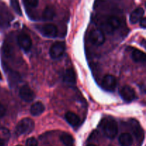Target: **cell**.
<instances>
[{
    "label": "cell",
    "instance_id": "cell-1",
    "mask_svg": "<svg viewBox=\"0 0 146 146\" xmlns=\"http://www.w3.org/2000/svg\"><path fill=\"white\" fill-rule=\"evenodd\" d=\"M102 128L104 135L110 139L115 138L118 134V125L114 119H106L103 123Z\"/></svg>",
    "mask_w": 146,
    "mask_h": 146
},
{
    "label": "cell",
    "instance_id": "cell-2",
    "mask_svg": "<svg viewBox=\"0 0 146 146\" xmlns=\"http://www.w3.org/2000/svg\"><path fill=\"white\" fill-rule=\"evenodd\" d=\"M34 128V122L32 119L29 118H23L19 122L16 127V133L17 135L29 134L32 132Z\"/></svg>",
    "mask_w": 146,
    "mask_h": 146
},
{
    "label": "cell",
    "instance_id": "cell-3",
    "mask_svg": "<svg viewBox=\"0 0 146 146\" xmlns=\"http://www.w3.org/2000/svg\"><path fill=\"white\" fill-rule=\"evenodd\" d=\"M121 24V19L115 16H109L106 19L105 23L103 24V27L106 32L111 33L114 30L118 29Z\"/></svg>",
    "mask_w": 146,
    "mask_h": 146
},
{
    "label": "cell",
    "instance_id": "cell-4",
    "mask_svg": "<svg viewBox=\"0 0 146 146\" xmlns=\"http://www.w3.org/2000/svg\"><path fill=\"white\" fill-rule=\"evenodd\" d=\"M89 39L94 45L101 46L106 41L105 34L101 29H94L90 32Z\"/></svg>",
    "mask_w": 146,
    "mask_h": 146
},
{
    "label": "cell",
    "instance_id": "cell-5",
    "mask_svg": "<svg viewBox=\"0 0 146 146\" xmlns=\"http://www.w3.org/2000/svg\"><path fill=\"white\" fill-rule=\"evenodd\" d=\"M66 49L65 43L62 41H57L55 42L50 48L49 54L50 56L53 59H57V58H61L64 54Z\"/></svg>",
    "mask_w": 146,
    "mask_h": 146
},
{
    "label": "cell",
    "instance_id": "cell-6",
    "mask_svg": "<svg viewBox=\"0 0 146 146\" xmlns=\"http://www.w3.org/2000/svg\"><path fill=\"white\" fill-rule=\"evenodd\" d=\"M38 29L43 36L48 38H55L58 34L57 27L51 24L40 26L38 27Z\"/></svg>",
    "mask_w": 146,
    "mask_h": 146
},
{
    "label": "cell",
    "instance_id": "cell-7",
    "mask_svg": "<svg viewBox=\"0 0 146 146\" xmlns=\"http://www.w3.org/2000/svg\"><path fill=\"white\" fill-rule=\"evenodd\" d=\"M17 42L20 48H22L25 52H28L31 49V46H32L31 37L26 33H21L19 34Z\"/></svg>",
    "mask_w": 146,
    "mask_h": 146
},
{
    "label": "cell",
    "instance_id": "cell-8",
    "mask_svg": "<svg viewBox=\"0 0 146 146\" xmlns=\"http://www.w3.org/2000/svg\"><path fill=\"white\" fill-rule=\"evenodd\" d=\"M19 96L25 102L31 103L35 98V94L28 85H24L19 90Z\"/></svg>",
    "mask_w": 146,
    "mask_h": 146
},
{
    "label": "cell",
    "instance_id": "cell-9",
    "mask_svg": "<svg viewBox=\"0 0 146 146\" xmlns=\"http://www.w3.org/2000/svg\"><path fill=\"white\" fill-rule=\"evenodd\" d=\"M120 95L122 99L126 102H131L136 98L135 91L129 86H125L122 87L120 90Z\"/></svg>",
    "mask_w": 146,
    "mask_h": 146
},
{
    "label": "cell",
    "instance_id": "cell-10",
    "mask_svg": "<svg viewBox=\"0 0 146 146\" xmlns=\"http://www.w3.org/2000/svg\"><path fill=\"white\" fill-rule=\"evenodd\" d=\"M12 19V15L8 11L6 6L1 4L0 6V27H7Z\"/></svg>",
    "mask_w": 146,
    "mask_h": 146
},
{
    "label": "cell",
    "instance_id": "cell-11",
    "mask_svg": "<svg viewBox=\"0 0 146 146\" xmlns=\"http://www.w3.org/2000/svg\"><path fill=\"white\" fill-rule=\"evenodd\" d=\"M117 85V80L112 75H106L103 78L101 86L104 90L108 91H113Z\"/></svg>",
    "mask_w": 146,
    "mask_h": 146
},
{
    "label": "cell",
    "instance_id": "cell-12",
    "mask_svg": "<svg viewBox=\"0 0 146 146\" xmlns=\"http://www.w3.org/2000/svg\"><path fill=\"white\" fill-rule=\"evenodd\" d=\"M144 13H145V11L141 7H138V8L135 9L134 11H133L130 16V21L131 24H136L138 21H141V19L143 17Z\"/></svg>",
    "mask_w": 146,
    "mask_h": 146
},
{
    "label": "cell",
    "instance_id": "cell-13",
    "mask_svg": "<svg viewBox=\"0 0 146 146\" xmlns=\"http://www.w3.org/2000/svg\"><path fill=\"white\" fill-rule=\"evenodd\" d=\"M65 119L68 122V123L73 127L78 126V124L80 123L79 117L71 111H68L66 113Z\"/></svg>",
    "mask_w": 146,
    "mask_h": 146
},
{
    "label": "cell",
    "instance_id": "cell-14",
    "mask_svg": "<svg viewBox=\"0 0 146 146\" xmlns=\"http://www.w3.org/2000/svg\"><path fill=\"white\" fill-rule=\"evenodd\" d=\"M45 110L44 104L40 101L36 102L33 104L30 108V113L33 116H38L40 115Z\"/></svg>",
    "mask_w": 146,
    "mask_h": 146
},
{
    "label": "cell",
    "instance_id": "cell-15",
    "mask_svg": "<svg viewBox=\"0 0 146 146\" xmlns=\"http://www.w3.org/2000/svg\"><path fill=\"white\" fill-rule=\"evenodd\" d=\"M65 83L68 84H74L76 83V74L73 68H68L65 71L63 76Z\"/></svg>",
    "mask_w": 146,
    "mask_h": 146
},
{
    "label": "cell",
    "instance_id": "cell-16",
    "mask_svg": "<svg viewBox=\"0 0 146 146\" xmlns=\"http://www.w3.org/2000/svg\"><path fill=\"white\" fill-rule=\"evenodd\" d=\"M56 14L55 9L51 6H48L44 9L42 14V19L44 21H51L54 18Z\"/></svg>",
    "mask_w": 146,
    "mask_h": 146
},
{
    "label": "cell",
    "instance_id": "cell-17",
    "mask_svg": "<svg viewBox=\"0 0 146 146\" xmlns=\"http://www.w3.org/2000/svg\"><path fill=\"white\" fill-rule=\"evenodd\" d=\"M119 143L121 146H131L133 143V138L131 134L124 133L120 135Z\"/></svg>",
    "mask_w": 146,
    "mask_h": 146
},
{
    "label": "cell",
    "instance_id": "cell-18",
    "mask_svg": "<svg viewBox=\"0 0 146 146\" xmlns=\"http://www.w3.org/2000/svg\"><path fill=\"white\" fill-rule=\"evenodd\" d=\"M7 75H8V78H9V82L10 86H13L17 84V83L20 81V77L19 74H18L16 71H13V70L10 69L9 68L7 69Z\"/></svg>",
    "mask_w": 146,
    "mask_h": 146
},
{
    "label": "cell",
    "instance_id": "cell-19",
    "mask_svg": "<svg viewBox=\"0 0 146 146\" xmlns=\"http://www.w3.org/2000/svg\"><path fill=\"white\" fill-rule=\"evenodd\" d=\"M131 125H132L133 133L135 135L137 139L142 140L143 138V131L142 128L140 126L139 124L138 123V122L133 120Z\"/></svg>",
    "mask_w": 146,
    "mask_h": 146
},
{
    "label": "cell",
    "instance_id": "cell-20",
    "mask_svg": "<svg viewBox=\"0 0 146 146\" xmlns=\"http://www.w3.org/2000/svg\"><path fill=\"white\" fill-rule=\"evenodd\" d=\"M145 54L142 51L136 49L134 50L132 53V58L135 62H145Z\"/></svg>",
    "mask_w": 146,
    "mask_h": 146
},
{
    "label": "cell",
    "instance_id": "cell-21",
    "mask_svg": "<svg viewBox=\"0 0 146 146\" xmlns=\"http://www.w3.org/2000/svg\"><path fill=\"white\" fill-rule=\"evenodd\" d=\"M60 140L65 146H73L74 145V139L73 136L66 133H63L60 136Z\"/></svg>",
    "mask_w": 146,
    "mask_h": 146
},
{
    "label": "cell",
    "instance_id": "cell-22",
    "mask_svg": "<svg viewBox=\"0 0 146 146\" xmlns=\"http://www.w3.org/2000/svg\"><path fill=\"white\" fill-rule=\"evenodd\" d=\"M10 3H11V6L13 8V9H14V11H15L18 15H22L21 7H20L19 4V0H10Z\"/></svg>",
    "mask_w": 146,
    "mask_h": 146
},
{
    "label": "cell",
    "instance_id": "cell-23",
    "mask_svg": "<svg viewBox=\"0 0 146 146\" xmlns=\"http://www.w3.org/2000/svg\"><path fill=\"white\" fill-rule=\"evenodd\" d=\"M13 50L12 47L10 46V44H4V54L6 57H10L12 55Z\"/></svg>",
    "mask_w": 146,
    "mask_h": 146
},
{
    "label": "cell",
    "instance_id": "cell-24",
    "mask_svg": "<svg viewBox=\"0 0 146 146\" xmlns=\"http://www.w3.org/2000/svg\"><path fill=\"white\" fill-rule=\"evenodd\" d=\"M25 4L31 8H36L38 6V0H24Z\"/></svg>",
    "mask_w": 146,
    "mask_h": 146
},
{
    "label": "cell",
    "instance_id": "cell-25",
    "mask_svg": "<svg viewBox=\"0 0 146 146\" xmlns=\"http://www.w3.org/2000/svg\"><path fill=\"white\" fill-rule=\"evenodd\" d=\"M26 146H38V142L34 138H29L26 142Z\"/></svg>",
    "mask_w": 146,
    "mask_h": 146
},
{
    "label": "cell",
    "instance_id": "cell-26",
    "mask_svg": "<svg viewBox=\"0 0 146 146\" xmlns=\"http://www.w3.org/2000/svg\"><path fill=\"white\" fill-rule=\"evenodd\" d=\"M7 113V109L3 104H0V118L4 117Z\"/></svg>",
    "mask_w": 146,
    "mask_h": 146
},
{
    "label": "cell",
    "instance_id": "cell-27",
    "mask_svg": "<svg viewBox=\"0 0 146 146\" xmlns=\"http://www.w3.org/2000/svg\"><path fill=\"white\" fill-rule=\"evenodd\" d=\"M140 25H141V27L143 29L146 28V19L145 17H143L141 19V21H140Z\"/></svg>",
    "mask_w": 146,
    "mask_h": 146
},
{
    "label": "cell",
    "instance_id": "cell-28",
    "mask_svg": "<svg viewBox=\"0 0 146 146\" xmlns=\"http://www.w3.org/2000/svg\"><path fill=\"white\" fill-rule=\"evenodd\" d=\"M7 143V141L4 138L0 136V146H6Z\"/></svg>",
    "mask_w": 146,
    "mask_h": 146
},
{
    "label": "cell",
    "instance_id": "cell-29",
    "mask_svg": "<svg viewBox=\"0 0 146 146\" xmlns=\"http://www.w3.org/2000/svg\"><path fill=\"white\" fill-rule=\"evenodd\" d=\"M1 80H2V76H1V72H0V81H1Z\"/></svg>",
    "mask_w": 146,
    "mask_h": 146
},
{
    "label": "cell",
    "instance_id": "cell-30",
    "mask_svg": "<svg viewBox=\"0 0 146 146\" xmlns=\"http://www.w3.org/2000/svg\"><path fill=\"white\" fill-rule=\"evenodd\" d=\"M87 146H96V145H94V144H88V145H87Z\"/></svg>",
    "mask_w": 146,
    "mask_h": 146
},
{
    "label": "cell",
    "instance_id": "cell-31",
    "mask_svg": "<svg viewBox=\"0 0 146 146\" xmlns=\"http://www.w3.org/2000/svg\"><path fill=\"white\" fill-rule=\"evenodd\" d=\"M17 146H21V145H17Z\"/></svg>",
    "mask_w": 146,
    "mask_h": 146
}]
</instances>
